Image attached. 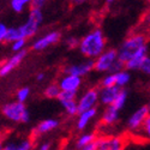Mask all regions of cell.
I'll return each instance as SVG.
<instances>
[{
	"mask_svg": "<svg viewBox=\"0 0 150 150\" xmlns=\"http://www.w3.org/2000/svg\"><path fill=\"white\" fill-rule=\"evenodd\" d=\"M43 18L45 16L42 12V7L31 6L25 22L22 23L18 27H8L5 42L11 43L12 41H15L17 39L29 40L35 37L40 30L41 24L43 23Z\"/></svg>",
	"mask_w": 150,
	"mask_h": 150,
	"instance_id": "6da1fadb",
	"label": "cell"
},
{
	"mask_svg": "<svg viewBox=\"0 0 150 150\" xmlns=\"http://www.w3.org/2000/svg\"><path fill=\"white\" fill-rule=\"evenodd\" d=\"M107 48V39L102 29L95 28L81 37L79 53L86 59H95Z\"/></svg>",
	"mask_w": 150,
	"mask_h": 150,
	"instance_id": "7a4b0ae2",
	"label": "cell"
},
{
	"mask_svg": "<svg viewBox=\"0 0 150 150\" xmlns=\"http://www.w3.org/2000/svg\"><path fill=\"white\" fill-rule=\"evenodd\" d=\"M148 46V36L143 33H134L129 35L125 39L119 48H117L119 59L124 61V64L133 55H136L143 47Z\"/></svg>",
	"mask_w": 150,
	"mask_h": 150,
	"instance_id": "3957f363",
	"label": "cell"
},
{
	"mask_svg": "<svg viewBox=\"0 0 150 150\" xmlns=\"http://www.w3.org/2000/svg\"><path fill=\"white\" fill-rule=\"evenodd\" d=\"M124 67L125 64L119 59L115 48H106L97 58L94 59V71L98 73L117 72Z\"/></svg>",
	"mask_w": 150,
	"mask_h": 150,
	"instance_id": "277c9868",
	"label": "cell"
},
{
	"mask_svg": "<svg viewBox=\"0 0 150 150\" xmlns=\"http://www.w3.org/2000/svg\"><path fill=\"white\" fill-rule=\"evenodd\" d=\"M0 115L12 124H29L31 120L30 112L25 103L17 100L6 102L0 109Z\"/></svg>",
	"mask_w": 150,
	"mask_h": 150,
	"instance_id": "5b68a950",
	"label": "cell"
},
{
	"mask_svg": "<svg viewBox=\"0 0 150 150\" xmlns=\"http://www.w3.org/2000/svg\"><path fill=\"white\" fill-rule=\"evenodd\" d=\"M149 114H150L149 105H142L137 109H134L132 113L127 117L126 122H125V126H126V129L132 133L139 132L142 126H143V124H144V121H145V119H146V117Z\"/></svg>",
	"mask_w": 150,
	"mask_h": 150,
	"instance_id": "8992f818",
	"label": "cell"
},
{
	"mask_svg": "<svg viewBox=\"0 0 150 150\" xmlns=\"http://www.w3.org/2000/svg\"><path fill=\"white\" fill-rule=\"evenodd\" d=\"M60 40H61V33L59 30L48 31L39 37H36L31 43V49L35 52H42L51 46L57 45Z\"/></svg>",
	"mask_w": 150,
	"mask_h": 150,
	"instance_id": "52a82bcc",
	"label": "cell"
},
{
	"mask_svg": "<svg viewBox=\"0 0 150 150\" xmlns=\"http://www.w3.org/2000/svg\"><path fill=\"white\" fill-rule=\"evenodd\" d=\"M78 95L77 93H71V91H62L60 93L59 97L57 98L61 108L69 117H77L79 113L78 108Z\"/></svg>",
	"mask_w": 150,
	"mask_h": 150,
	"instance_id": "ba28073f",
	"label": "cell"
},
{
	"mask_svg": "<svg viewBox=\"0 0 150 150\" xmlns=\"http://www.w3.org/2000/svg\"><path fill=\"white\" fill-rule=\"evenodd\" d=\"M97 150H121L125 148V138L122 136H97L95 141Z\"/></svg>",
	"mask_w": 150,
	"mask_h": 150,
	"instance_id": "9c48e42d",
	"label": "cell"
},
{
	"mask_svg": "<svg viewBox=\"0 0 150 150\" xmlns=\"http://www.w3.org/2000/svg\"><path fill=\"white\" fill-rule=\"evenodd\" d=\"M78 108L79 112L97 107L100 103V89L97 88H88L85 89L78 97Z\"/></svg>",
	"mask_w": 150,
	"mask_h": 150,
	"instance_id": "30bf717a",
	"label": "cell"
},
{
	"mask_svg": "<svg viewBox=\"0 0 150 150\" xmlns=\"http://www.w3.org/2000/svg\"><path fill=\"white\" fill-rule=\"evenodd\" d=\"M94 71V60L93 59H85L81 62H74V64H69L62 69L64 73L76 74L79 77H85Z\"/></svg>",
	"mask_w": 150,
	"mask_h": 150,
	"instance_id": "8fae6325",
	"label": "cell"
},
{
	"mask_svg": "<svg viewBox=\"0 0 150 150\" xmlns=\"http://www.w3.org/2000/svg\"><path fill=\"white\" fill-rule=\"evenodd\" d=\"M58 84L62 91H71V93H77L83 85V77L76 76V74H70L64 73L62 77L58 81Z\"/></svg>",
	"mask_w": 150,
	"mask_h": 150,
	"instance_id": "7c38bea8",
	"label": "cell"
},
{
	"mask_svg": "<svg viewBox=\"0 0 150 150\" xmlns=\"http://www.w3.org/2000/svg\"><path fill=\"white\" fill-rule=\"evenodd\" d=\"M27 57V49L22 52L13 53L10 58H7L5 61L0 64V77H6L13 71L17 66L21 65V62Z\"/></svg>",
	"mask_w": 150,
	"mask_h": 150,
	"instance_id": "4fadbf2b",
	"label": "cell"
},
{
	"mask_svg": "<svg viewBox=\"0 0 150 150\" xmlns=\"http://www.w3.org/2000/svg\"><path fill=\"white\" fill-rule=\"evenodd\" d=\"M97 114H98L97 107H94V108H90V109H85V110L79 112L78 115H77V119H76V130L78 132L85 131L86 129L90 126V124L95 120Z\"/></svg>",
	"mask_w": 150,
	"mask_h": 150,
	"instance_id": "5bb4252c",
	"label": "cell"
},
{
	"mask_svg": "<svg viewBox=\"0 0 150 150\" xmlns=\"http://www.w3.org/2000/svg\"><path fill=\"white\" fill-rule=\"evenodd\" d=\"M121 89L122 88H120L118 85L102 86V88H100V105L103 107L113 105V102L115 101V98L119 95Z\"/></svg>",
	"mask_w": 150,
	"mask_h": 150,
	"instance_id": "9a60e30c",
	"label": "cell"
},
{
	"mask_svg": "<svg viewBox=\"0 0 150 150\" xmlns=\"http://www.w3.org/2000/svg\"><path fill=\"white\" fill-rule=\"evenodd\" d=\"M60 126V121L55 118H48V119H43L41 120L39 124L36 125L34 127L33 132H34V136H45L49 132H53L55 131L58 127Z\"/></svg>",
	"mask_w": 150,
	"mask_h": 150,
	"instance_id": "2e32d148",
	"label": "cell"
},
{
	"mask_svg": "<svg viewBox=\"0 0 150 150\" xmlns=\"http://www.w3.org/2000/svg\"><path fill=\"white\" fill-rule=\"evenodd\" d=\"M119 119H120V110L115 108L113 105L106 106L101 113V124L107 127L114 126L119 121Z\"/></svg>",
	"mask_w": 150,
	"mask_h": 150,
	"instance_id": "e0dca14e",
	"label": "cell"
},
{
	"mask_svg": "<svg viewBox=\"0 0 150 150\" xmlns=\"http://www.w3.org/2000/svg\"><path fill=\"white\" fill-rule=\"evenodd\" d=\"M97 138V134L94 131H82L76 137V139L73 142V148L78 150H85L86 146L90 145L93 142H95Z\"/></svg>",
	"mask_w": 150,
	"mask_h": 150,
	"instance_id": "ac0fdd59",
	"label": "cell"
},
{
	"mask_svg": "<svg viewBox=\"0 0 150 150\" xmlns=\"http://www.w3.org/2000/svg\"><path fill=\"white\" fill-rule=\"evenodd\" d=\"M146 55H149V45L143 47L136 55H133L131 59H129L126 62H125V69H127L131 72L139 71V69L142 66V62Z\"/></svg>",
	"mask_w": 150,
	"mask_h": 150,
	"instance_id": "d6986e66",
	"label": "cell"
},
{
	"mask_svg": "<svg viewBox=\"0 0 150 150\" xmlns=\"http://www.w3.org/2000/svg\"><path fill=\"white\" fill-rule=\"evenodd\" d=\"M131 71L124 67L115 72V85L120 86V88H126L131 82Z\"/></svg>",
	"mask_w": 150,
	"mask_h": 150,
	"instance_id": "ffe728a7",
	"label": "cell"
},
{
	"mask_svg": "<svg viewBox=\"0 0 150 150\" xmlns=\"http://www.w3.org/2000/svg\"><path fill=\"white\" fill-rule=\"evenodd\" d=\"M10 6L15 13H23L28 7L33 6V0H11Z\"/></svg>",
	"mask_w": 150,
	"mask_h": 150,
	"instance_id": "44dd1931",
	"label": "cell"
},
{
	"mask_svg": "<svg viewBox=\"0 0 150 150\" xmlns=\"http://www.w3.org/2000/svg\"><path fill=\"white\" fill-rule=\"evenodd\" d=\"M61 93V89H60V86L58 83H52V84H48L45 90H43V95L47 97V98H58L59 95Z\"/></svg>",
	"mask_w": 150,
	"mask_h": 150,
	"instance_id": "7402d4cb",
	"label": "cell"
},
{
	"mask_svg": "<svg viewBox=\"0 0 150 150\" xmlns=\"http://www.w3.org/2000/svg\"><path fill=\"white\" fill-rule=\"evenodd\" d=\"M127 98H129V91H127L126 89H125V88H122V89L120 90L119 95L117 96L115 101L113 102V106H114L115 108H118L119 110H121V109H122L125 106H126Z\"/></svg>",
	"mask_w": 150,
	"mask_h": 150,
	"instance_id": "603a6c76",
	"label": "cell"
},
{
	"mask_svg": "<svg viewBox=\"0 0 150 150\" xmlns=\"http://www.w3.org/2000/svg\"><path fill=\"white\" fill-rule=\"evenodd\" d=\"M16 142V150H31L35 148V143L31 138H22Z\"/></svg>",
	"mask_w": 150,
	"mask_h": 150,
	"instance_id": "cb8c5ba5",
	"label": "cell"
},
{
	"mask_svg": "<svg viewBox=\"0 0 150 150\" xmlns=\"http://www.w3.org/2000/svg\"><path fill=\"white\" fill-rule=\"evenodd\" d=\"M115 85V72H107L103 73L102 78L100 79V86H112Z\"/></svg>",
	"mask_w": 150,
	"mask_h": 150,
	"instance_id": "d4e9b609",
	"label": "cell"
},
{
	"mask_svg": "<svg viewBox=\"0 0 150 150\" xmlns=\"http://www.w3.org/2000/svg\"><path fill=\"white\" fill-rule=\"evenodd\" d=\"M10 45H11V51L13 53L22 52V51H25V49H27L28 40L27 39H17L15 41H12Z\"/></svg>",
	"mask_w": 150,
	"mask_h": 150,
	"instance_id": "484cf974",
	"label": "cell"
},
{
	"mask_svg": "<svg viewBox=\"0 0 150 150\" xmlns=\"http://www.w3.org/2000/svg\"><path fill=\"white\" fill-rule=\"evenodd\" d=\"M64 43H65L67 49H70V51H74V49H78L79 43H81V39H79V37H77V36L70 35V36H67L66 39L64 40Z\"/></svg>",
	"mask_w": 150,
	"mask_h": 150,
	"instance_id": "4316f807",
	"label": "cell"
},
{
	"mask_svg": "<svg viewBox=\"0 0 150 150\" xmlns=\"http://www.w3.org/2000/svg\"><path fill=\"white\" fill-rule=\"evenodd\" d=\"M30 88H28V86H22V88H19L17 91H16V100L17 101H21V102H24L25 103L29 97H30Z\"/></svg>",
	"mask_w": 150,
	"mask_h": 150,
	"instance_id": "83f0119b",
	"label": "cell"
},
{
	"mask_svg": "<svg viewBox=\"0 0 150 150\" xmlns=\"http://www.w3.org/2000/svg\"><path fill=\"white\" fill-rule=\"evenodd\" d=\"M139 71H141L143 74H145V76L150 77V55H146V57L144 58Z\"/></svg>",
	"mask_w": 150,
	"mask_h": 150,
	"instance_id": "f1b7e54d",
	"label": "cell"
},
{
	"mask_svg": "<svg viewBox=\"0 0 150 150\" xmlns=\"http://www.w3.org/2000/svg\"><path fill=\"white\" fill-rule=\"evenodd\" d=\"M141 132L143 133V136L145 137L146 139L150 141V114L146 117V119H145V121L143 124V126L141 129Z\"/></svg>",
	"mask_w": 150,
	"mask_h": 150,
	"instance_id": "f546056e",
	"label": "cell"
},
{
	"mask_svg": "<svg viewBox=\"0 0 150 150\" xmlns=\"http://www.w3.org/2000/svg\"><path fill=\"white\" fill-rule=\"evenodd\" d=\"M7 30H8V27L6 25L5 23L0 22V45H3L6 40V35H7Z\"/></svg>",
	"mask_w": 150,
	"mask_h": 150,
	"instance_id": "4dcf8cb0",
	"label": "cell"
},
{
	"mask_svg": "<svg viewBox=\"0 0 150 150\" xmlns=\"http://www.w3.org/2000/svg\"><path fill=\"white\" fill-rule=\"evenodd\" d=\"M36 148L40 149V150H51L53 148V143L51 141H42Z\"/></svg>",
	"mask_w": 150,
	"mask_h": 150,
	"instance_id": "1f68e13d",
	"label": "cell"
},
{
	"mask_svg": "<svg viewBox=\"0 0 150 150\" xmlns=\"http://www.w3.org/2000/svg\"><path fill=\"white\" fill-rule=\"evenodd\" d=\"M142 24L145 28H150V10H148L142 17Z\"/></svg>",
	"mask_w": 150,
	"mask_h": 150,
	"instance_id": "d6a6232c",
	"label": "cell"
},
{
	"mask_svg": "<svg viewBox=\"0 0 150 150\" xmlns=\"http://www.w3.org/2000/svg\"><path fill=\"white\" fill-rule=\"evenodd\" d=\"M48 1V0H33V6H39V7H43V5Z\"/></svg>",
	"mask_w": 150,
	"mask_h": 150,
	"instance_id": "836d02e7",
	"label": "cell"
},
{
	"mask_svg": "<svg viewBox=\"0 0 150 150\" xmlns=\"http://www.w3.org/2000/svg\"><path fill=\"white\" fill-rule=\"evenodd\" d=\"M89 0H71V3H72V5H74V6H81V5H84V4H86Z\"/></svg>",
	"mask_w": 150,
	"mask_h": 150,
	"instance_id": "e575fe53",
	"label": "cell"
},
{
	"mask_svg": "<svg viewBox=\"0 0 150 150\" xmlns=\"http://www.w3.org/2000/svg\"><path fill=\"white\" fill-rule=\"evenodd\" d=\"M45 78H46V73H45V72H40V73L36 74V82L41 83V82L45 81Z\"/></svg>",
	"mask_w": 150,
	"mask_h": 150,
	"instance_id": "d590c367",
	"label": "cell"
},
{
	"mask_svg": "<svg viewBox=\"0 0 150 150\" xmlns=\"http://www.w3.org/2000/svg\"><path fill=\"white\" fill-rule=\"evenodd\" d=\"M0 150H4V141L0 138Z\"/></svg>",
	"mask_w": 150,
	"mask_h": 150,
	"instance_id": "8d00e7d4",
	"label": "cell"
},
{
	"mask_svg": "<svg viewBox=\"0 0 150 150\" xmlns=\"http://www.w3.org/2000/svg\"><path fill=\"white\" fill-rule=\"evenodd\" d=\"M114 1H117V0H106V3H107V4H113Z\"/></svg>",
	"mask_w": 150,
	"mask_h": 150,
	"instance_id": "74e56055",
	"label": "cell"
},
{
	"mask_svg": "<svg viewBox=\"0 0 150 150\" xmlns=\"http://www.w3.org/2000/svg\"><path fill=\"white\" fill-rule=\"evenodd\" d=\"M0 130H1V118H0Z\"/></svg>",
	"mask_w": 150,
	"mask_h": 150,
	"instance_id": "f35d334b",
	"label": "cell"
},
{
	"mask_svg": "<svg viewBox=\"0 0 150 150\" xmlns=\"http://www.w3.org/2000/svg\"><path fill=\"white\" fill-rule=\"evenodd\" d=\"M145 1H146V3H148V4L150 5V0H145Z\"/></svg>",
	"mask_w": 150,
	"mask_h": 150,
	"instance_id": "ab89813d",
	"label": "cell"
},
{
	"mask_svg": "<svg viewBox=\"0 0 150 150\" xmlns=\"http://www.w3.org/2000/svg\"><path fill=\"white\" fill-rule=\"evenodd\" d=\"M148 105H149V107H150V100H149V102H148Z\"/></svg>",
	"mask_w": 150,
	"mask_h": 150,
	"instance_id": "60d3db41",
	"label": "cell"
}]
</instances>
